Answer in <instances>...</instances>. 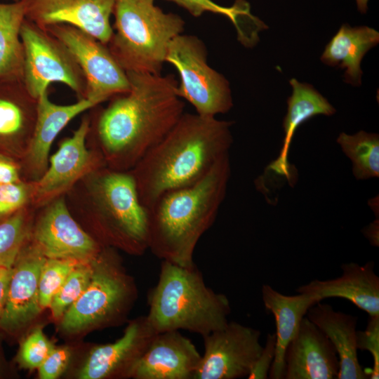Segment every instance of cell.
Returning a JSON list of instances; mask_svg holds the SVG:
<instances>
[{
  "label": "cell",
  "mask_w": 379,
  "mask_h": 379,
  "mask_svg": "<svg viewBox=\"0 0 379 379\" xmlns=\"http://www.w3.org/2000/svg\"><path fill=\"white\" fill-rule=\"evenodd\" d=\"M128 92L91 108L87 147L105 166L130 171L185 113L173 74L126 72Z\"/></svg>",
  "instance_id": "6da1fadb"
},
{
  "label": "cell",
  "mask_w": 379,
  "mask_h": 379,
  "mask_svg": "<svg viewBox=\"0 0 379 379\" xmlns=\"http://www.w3.org/2000/svg\"><path fill=\"white\" fill-rule=\"evenodd\" d=\"M233 122L185 112L129 171L139 200L149 208L161 195L200 180L233 142Z\"/></svg>",
  "instance_id": "7a4b0ae2"
},
{
  "label": "cell",
  "mask_w": 379,
  "mask_h": 379,
  "mask_svg": "<svg viewBox=\"0 0 379 379\" xmlns=\"http://www.w3.org/2000/svg\"><path fill=\"white\" fill-rule=\"evenodd\" d=\"M231 175L229 154L200 180L161 195L147 211L148 249L162 260L195 265V248L213 225Z\"/></svg>",
  "instance_id": "3957f363"
},
{
  "label": "cell",
  "mask_w": 379,
  "mask_h": 379,
  "mask_svg": "<svg viewBox=\"0 0 379 379\" xmlns=\"http://www.w3.org/2000/svg\"><path fill=\"white\" fill-rule=\"evenodd\" d=\"M65 198L73 217L78 222L87 223L90 235L102 246L135 255L148 249L147 211L129 171L96 168L82 177Z\"/></svg>",
  "instance_id": "277c9868"
},
{
  "label": "cell",
  "mask_w": 379,
  "mask_h": 379,
  "mask_svg": "<svg viewBox=\"0 0 379 379\" xmlns=\"http://www.w3.org/2000/svg\"><path fill=\"white\" fill-rule=\"evenodd\" d=\"M147 304L146 317L157 333L185 330L204 337L226 326L231 312L227 297L205 284L196 265L183 267L166 260L161 261Z\"/></svg>",
  "instance_id": "5b68a950"
},
{
  "label": "cell",
  "mask_w": 379,
  "mask_h": 379,
  "mask_svg": "<svg viewBox=\"0 0 379 379\" xmlns=\"http://www.w3.org/2000/svg\"><path fill=\"white\" fill-rule=\"evenodd\" d=\"M113 33L107 46L126 72L161 74L171 41L185 20L166 13L154 0H117Z\"/></svg>",
  "instance_id": "8992f818"
},
{
  "label": "cell",
  "mask_w": 379,
  "mask_h": 379,
  "mask_svg": "<svg viewBox=\"0 0 379 379\" xmlns=\"http://www.w3.org/2000/svg\"><path fill=\"white\" fill-rule=\"evenodd\" d=\"M117 258L112 249L102 248L93 262L87 288L62 317L60 326L64 331L77 333L116 321L124 315L135 298L136 290Z\"/></svg>",
  "instance_id": "52a82bcc"
},
{
  "label": "cell",
  "mask_w": 379,
  "mask_h": 379,
  "mask_svg": "<svg viewBox=\"0 0 379 379\" xmlns=\"http://www.w3.org/2000/svg\"><path fill=\"white\" fill-rule=\"evenodd\" d=\"M166 62L177 70L178 94L204 117H215L233 106L228 80L208 63V51L197 36L180 34L169 44Z\"/></svg>",
  "instance_id": "ba28073f"
},
{
  "label": "cell",
  "mask_w": 379,
  "mask_h": 379,
  "mask_svg": "<svg viewBox=\"0 0 379 379\" xmlns=\"http://www.w3.org/2000/svg\"><path fill=\"white\" fill-rule=\"evenodd\" d=\"M24 48L22 82L35 98L48 91L51 83L69 88L78 100L85 99L86 83L74 56L47 29L25 18L20 29Z\"/></svg>",
  "instance_id": "9c48e42d"
},
{
  "label": "cell",
  "mask_w": 379,
  "mask_h": 379,
  "mask_svg": "<svg viewBox=\"0 0 379 379\" xmlns=\"http://www.w3.org/2000/svg\"><path fill=\"white\" fill-rule=\"evenodd\" d=\"M45 29L65 45L81 68L86 83L85 99L98 105L129 91L127 74L107 44L69 25H53Z\"/></svg>",
  "instance_id": "30bf717a"
},
{
  "label": "cell",
  "mask_w": 379,
  "mask_h": 379,
  "mask_svg": "<svg viewBox=\"0 0 379 379\" xmlns=\"http://www.w3.org/2000/svg\"><path fill=\"white\" fill-rule=\"evenodd\" d=\"M29 241L47 258L79 262H93L104 248L73 217L65 196L36 210Z\"/></svg>",
  "instance_id": "8fae6325"
},
{
  "label": "cell",
  "mask_w": 379,
  "mask_h": 379,
  "mask_svg": "<svg viewBox=\"0 0 379 379\" xmlns=\"http://www.w3.org/2000/svg\"><path fill=\"white\" fill-rule=\"evenodd\" d=\"M202 338L204 352L194 379L247 378L263 347L259 330L236 321Z\"/></svg>",
  "instance_id": "7c38bea8"
},
{
  "label": "cell",
  "mask_w": 379,
  "mask_h": 379,
  "mask_svg": "<svg viewBox=\"0 0 379 379\" xmlns=\"http://www.w3.org/2000/svg\"><path fill=\"white\" fill-rule=\"evenodd\" d=\"M89 122L88 114H85L72 136L63 138L49 157L46 172L34 182L31 205L36 209L65 196L91 171L105 166L100 156L87 147Z\"/></svg>",
  "instance_id": "4fadbf2b"
},
{
  "label": "cell",
  "mask_w": 379,
  "mask_h": 379,
  "mask_svg": "<svg viewBox=\"0 0 379 379\" xmlns=\"http://www.w3.org/2000/svg\"><path fill=\"white\" fill-rule=\"evenodd\" d=\"M46 258L29 240L12 268L0 328L14 333L25 327L41 312L39 281Z\"/></svg>",
  "instance_id": "5bb4252c"
},
{
  "label": "cell",
  "mask_w": 379,
  "mask_h": 379,
  "mask_svg": "<svg viewBox=\"0 0 379 379\" xmlns=\"http://www.w3.org/2000/svg\"><path fill=\"white\" fill-rule=\"evenodd\" d=\"M117 0H31L26 18L42 28L58 24L75 27L107 44Z\"/></svg>",
  "instance_id": "9a60e30c"
},
{
  "label": "cell",
  "mask_w": 379,
  "mask_h": 379,
  "mask_svg": "<svg viewBox=\"0 0 379 379\" xmlns=\"http://www.w3.org/2000/svg\"><path fill=\"white\" fill-rule=\"evenodd\" d=\"M95 106L87 99L78 100L70 105H58L50 100L48 91L38 98L32 138L19 162L22 180L36 182L41 178L48 168L51 148L57 136L74 117Z\"/></svg>",
  "instance_id": "2e32d148"
},
{
  "label": "cell",
  "mask_w": 379,
  "mask_h": 379,
  "mask_svg": "<svg viewBox=\"0 0 379 379\" xmlns=\"http://www.w3.org/2000/svg\"><path fill=\"white\" fill-rule=\"evenodd\" d=\"M201 354L179 331L157 333L133 367L136 379H194Z\"/></svg>",
  "instance_id": "e0dca14e"
},
{
  "label": "cell",
  "mask_w": 379,
  "mask_h": 379,
  "mask_svg": "<svg viewBox=\"0 0 379 379\" xmlns=\"http://www.w3.org/2000/svg\"><path fill=\"white\" fill-rule=\"evenodd\" d=\"M157 333L146 316L131 321L114 343L93 347L79 373L81 379H102L131 371Z\"/></svg>",
  "instance_id": "ac0fdd59"
},
{
  "label": "cell",
  "mask_w": 379,
  "mask_h": 379,
  "mask_svg": "<svg viewBox=\"0 0 379 379\" xmlns=\"http://www.w3.org/2000/svg\"><path fill=\"white\" fill-rule=\"evenodd\" d=\"M38 99L22 80H0V152L20 162L31 142Z\"/></svg>",
  "instance_id": "d6986e66"
},
{
  "label": "cell",
  "mask_w": 379,
  "mask_h": 379,
  "mask_svg": "<svg viewBox=\"0 0 379 379\" xmlns=\"http://www.w3.org/2000/svg\"><path fill=\"white\" fill-rule=\"evenodd\" d=\"M340 369L337 352L328 337L306 316L284 355L285 379H333Z\"/></svg>",
  "instance_id": "ffe728a7"
},
{
  "label": "cell",
  "mask_w": 379,
  "mask_h": 379,
  "mask_svg": "<svg viewBox=\"0 0 379 379\" xmlns=\"http://www.w3.org/2000/svg\"><path fill=\"white\" fill-rule=\"evenodd\" d=\"M373 262L341 265L342 274L328 280L314 279L300 286L297 291L312 295L317 300L329 298L346 299L369 317L379 316V277L374 272Z\"/></svg>",
  "instance_id": "44dd1931"
},
{
  "label": "cell",
  "mask_w": 379,
  "mask_h": 379,
  "mask_svg": "<svg viewBox=\"0 0 379 379\" xmlns=\"http://www.w3.org/2000/svg\"><path fill=\"white\" fill-rule=\"evenodd\" d=\"M261 293L263 305L272 314L276 324L275 354L268 375L272 379H283L286 347L298 333L308 309L319 301L306 293L284 295L268 284L262 285Z\"/></svg>",
  "instance_id": "7402d4cb"
},
{
  "label": "cell",
  "mask_w": 379,
  "mask_h": 379,
  "mask_svg": "<svg viewBox=\"0 0 379 379\" xmlns=\"http://www.w3.org/2000/svg\"><path fill=\"white\" fill-rule=\"evenodd\" d=\"M330 340L339 359L338 379H365L368 375L357 356V321L353 315L335 311L332 306L319 302L305 315Z\"/></svg>",
  "instance_id": "603a6c76"
},
{
  "label": "cell",
  "mask_w": 379,
  "mask_h": 379,
  "mask_svg": "<svg viewBox=\"0 0 379 379\" xmlns=\"http://www.w3.org/2000/svg\"><path fill=\"white\" fill-rule=\"evenodd\" d=\"M292 94L287 99V112L284 119V137L279 157L270 165V169L286 176L291 183L293 179L288 161L289 147L297 128L317 115L331 116L336 110L333 105L311 84L301 83L293 78L289 81Z\"/></svg>",
  "instance_id": "cb8c5ba5"
},
{
  "label": "cell",
  "mask_w": 379,
  "mask_h": 379,
  "mask_svg": "<svg viewBox=\"0 0 379 379\" xmlns=\"http://www.w3.org/2000/svg\"><path fill=\"white\" fill-rule=\"evenodd\" d=\"M379 42V32L368 26L341 25L326 46L320 58L326 65L345 69V81L359 86L361 83V62Z\"/></svg>",
  "instance_id": "d4e9b609"
},
{
  "label": "cell",
  "mask_w": 379,
  "mask_h": 379,
  "mask_svg": "<svg viewBox=\"0 0 379 379\" xmlns=\"http://www.w3.org/2000/svg\"><path fill=\"white\" fill-rule=\"evenodd\" d=\"M31 0L0 2V80H22L24 48L20 29Z\"/></svg>",
  "instance_id": "484cf974"
},
{
  "label": "cell",
  "mask_w": 379,
  "mask_h": 379,
  "mask_svg": "<svg viewBox=\"0 0 379 379\" xmlns=\"http://www.w3.org/2000/svg\"><path fill=\"white\" fill-rule=\"evenodd\" d=\"M343 152L352 161L356 179L379 176V135L361 131L354 135L341 133L336 140Z\"/></svg>",
  "instance_id": "4316f807"
},
{
  "label": "cell",
  "mask_w": 379,
  "mask_h": 379,
  "mask_svg": "<svg viewBox=\"0 0 379 379\" xmlns=\"http://www.w3.org/2000/svg\"><path fill=\"white\" fill-rule=\"evenodd\" d=\"M36 210L28 205L0 222V267H13L29 240Z\"/></svg>",
  "instance_id": "83f0119b"
},
{
  "label": "cell",
  "mask_w": 379,
  "mask_h": 379,
  "mask_svg": "<svg viewBox=\"0 0 379 379\" xmlns=\"http://www.w3.org/2000/svg\"><path fill=\"white\" fill-rule=\"evenodd\" d=\"M93 261L76 266L57 291L49 307L55 318L62 317L87 288L93 272Z\"/></svg>",
  "instance_id": "f1b7e54d"
},
{
  "label": "cell",
  "mask_w": 379,
  "mask_h": 379,
  "mask_svg": "<svg viewBox=\"0 0 379 379\" xmlns=\"http://www.w3.org/2000/svg\"><path fill=\"white\" fill-rule=\"evenodd\" d=\"M79 262L74 260L47 258L39 277V298L42 309L50 307L51 301L65 280Z\"/></svg>",
  "instance_id": "f546056e"
},
{
  "label": "cell",
  "mask_w": 379,
  "mask_h": 379,
  "mask_svg": "<svg viewBox=\"0 0 379 379\" xmlns=\"http://www.w3.org/2000/svg\"><path fill=\"white\" fill-rule=\"evenodd\" d=\"M171 1L186 10L193 17H200L204 13L210 12L228 18L239 31V22L241 18L251 16L248 4L239 0L232 6L225 7L212 0H166Z\"/></svg>",
  "instance_id": "4dcf8cb0"
},
{
  "label": "cell",
  "mask_w": 379,
  "mask_h": 379,
  "mask_svg": "<svg viewBox=\"0 0 379 379\" xmlns=\"http://www.w3.org/2000/svg\"><path fill=\"white\" fill-rule=\"evenodd\" d=\"M34 182L0 184V222L31 205Z\"/></svg>",
  "instance_id": "1f68e13d"
},
{
  "label": "cell",
  "mask_w": 379,
  "mask_h": 379,
  "mask_svg": "<svg viewBox=\"0 0 379 379\" xmlns=\"http://www.w3.org/2000/svg\"><path fill=\"white\" fill-rule=\"evenodd\" d=\"M53 347L42 329L36 328L22 342L17 361L25 369L38 368Z\"/></svg>",
  "instance_id": "d6a6232c"
},
{
  "label": "cell",
  "mask_w": 379,
  "mask_h": 379,
  "mask_svg": "<svg viewBox=\"0 0 379 379\" xmlns=\"http://www.w3.org/2000/svg\"><path fill=\"white\" fill-rule=\"evenodd\" d=\"M357 346L358 350L368 351L373 359L371 371V379L379 378V316L369 317L368 325L364 331H357Z\"/></svg>",
  "instance_id": "836d02e7"
},
{
  "label": "cell",
  "mask_w": 379,
  "mask_h": 379,
  "mask_svg": "<svg viewBox=\"0 0 379 379\" xmlns=\"http://www.w3.org/2000/svg\"><path fill=\"white\" fill-rule=\"evenodd\" d=\"M71 352L67 347H54L38 368L41 379H55L66 369Z\"/></svg>",
  "instance_id": "e575fe53"
},
{
  "label": "cell",
  "mask_w": 379,
  "mask_h": 379,
  "mask_svg": "<svg viewBox=\"0 0 379 379\" xmlns=\"http://www.w3.org/2000/svg\"><path fill=\"white\" fill-rule=\"evenodd\" d=\"M275 346V334H268L265 345L262 347V350L247 378L265 379L268 378L269 371L274 357Z\"/></svg>",
  "instance_id": "d590c367"
},
{
  "label": "cell",
  "mask_w": 379,
  "mask_h": 379,
  "mask_svg": "<svg viewBox=\"0 0 379 379\" xmlns=\"http://www.w3.org/2000/svg\"><path fill=\"white\" fill-rule=\"evenodd\" d=\"M21 180L19 162L0 152V184L18 182Z\"/></svg>",
  "instance_id": "8d00e7d4"
},
{
  "label": "cell",
  "mask_w": 379,
  "mask_h": 379,
  "mask_svg": "<svg viewBox=\"0 0 379 379\" xmlns=\"http://www.w3.org/2000/svg\"><path fill=\"white\" fill-rule=\"evenodd\" d=\"M12 268L0 267V318L6 302L8 285L12 274Z\"/></svg>",
  "instance_id": "74e56055"
},
{
  "label": "cell",
  "mask_w": 379,
  "mask_h": 379,
  "mask_svg": "<svg viewBox=\"0 0 379 379\" xmlns=\"http://www.w3.org/2000/svg\"><path fill=\"white\" fill-rule=\"evenodd\" d=\"M368 0H356L357 6L361 13L365 14L368 9Z\"/></svg>",
  "instance_id": "f35d334b"
},
{
  "label": "cell",
  "mask_w": 379,
  "mask_h": 379,
  "mask_svg": "<svg viewBox=\"0 0 379 379\" xmlns=\"http://www.w3.org/2000/svg\"><path fill=\"white\" fill-rule=\"evenodd\" d=\"M1 364H0V373H1Z\"/></svg>",
  "instance_id": "ab89813d"
},
{
  "label": "cell",
  "mask_w": 379,
  "mask_h": 379,
  "mask_svg": "<svg viewBox=\"0 0 379 379\" xmlns=\"http://www.w3.org/2000/svg\"><path fill=\"white\" fill-rule=\"evenodd\" d=\"M13 1H16V0H13Z\"/></svg>",
  "instance_id": "60d3db41"
}]
</instances>
